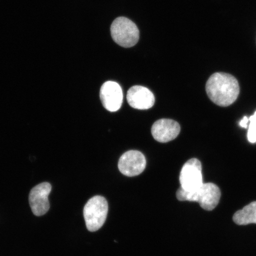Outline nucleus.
Wrapping results in <instances>:
<instances>
[{
	"instance_id": "nucleus-1",
	"label": "nucleus",
	"mask_w": 256,
	"mask_h": 256,
	"mask_svg": "<svg viewBox=\"0 0 256 256\" xmlns=\"http://www.w3.org/2000/svg\"><path fill=\"white\" fill-rule=\"evenodd\" d=\"M206 91L211 101L227 107L234 102L240 94V86L234 76L225 72H216L208 79Z\"/></svg>"
},
{
	"instance_id": "nucleus-2",
	"label": "nucleus",
	"mask_w": 256,
	"mask_h": 256,
	"mask_svg": "<svg viewBox=\"0 0 256 256\" xmlns=\"http://www.w3.org/2000/svg\"><path fill=\"white\" fill-rule=\"evenodd\" d=\"M220 190L215 184H203L193 191H185L180 188L176 194L180 201L196 202L204 210H212L218 204L220 198Z\"/></svg>"
},
{
	"instance_id": "nucleus-3",
	"label": "nucleus",
	"mask_w": 256,
	"mask_h": 256,
	"mask_svg": "<svg viewBox=\"0 0 256 256\" xmlns=\"http://www.w3.org/2000/svg\"><path fill=\"white\" fill-rule=\"evenodd\" d=\"M110 32L115 42L124 48L135 46L139 40L138 28L133 22L126 18L115 19L112 24Z\"/></svg>"
},
{
	"instance_id": "nucleus-4",
	"label": "nucleus",
	"mask_w": 256,
	"mask_h": 256,
	"mask_svg": "<svg viewBox=\"0 0 256 256\" xmlns=\"http://www.w3.org/2000/svg\"><path fill=\"white\" fill-rule=\"evenodd\" d=\"M108 213V204L103 196H96L88 202L84 208V216L88 231H98L104 226Z\"/></svg>"
},
{
	"instance_id": "nucleus-5",
	"label": "nucleus",
	"mask_w": 256,
	"mask_h": 256,
	"mask_svg": "<svg viewBox=\"0 0 256 256\" xmlns=\"http://www.w3.org/2000/svg\"><path fill=\"white\" fill-rule=\"evenodd\" d=\"M180 183L182 190L187 192L196 190L204 184L199 160L192 158L185 163L180 172Z\"/></svg>"
},
{
	"instance_id": "nucleus-6",
	"label": "nucleus",
	"mask_w": 256,
	"mask_h": 256,
	"mask_svg": "<svg viewBox=\"0 0 256 256\" xmlns=\"http://www.w3.org/2000/svg\"><path fill=\"white\" fill-rule=\"evenodd\" d=\"M146 159L143 154L136 150L124 153L118 162L120 172L128 177L142 174L146 167Z\"/></svg>"
},
{
	"instance_id": "nucleus-7",
	"label": "nucleus",
	"mask_w": 256,
	"mask_h": 256,
	"mask_svg": "<svg viewBox=\"0 0 256 256\" xmlns=\"http://www.w3.org/2000/svg\"><path fill=\"white\" fill-rule=\"evenodd\" d=\"M52 186L48 182H44L34 187L31 190L28 197L32 212L38 216H42L50 210V204L48 196Z\"/></svg>"
},
{
	"instance_id": "nucleus-8",
	"label": "nucleus",
	"mask_w": 256,
	"mask_h": 256,
	"mask_svg": "<svg viewBox=\"0 0 256 256\" xmlns=\"http://www.w3.org/2000/svg\"><path fill=\"white\" fill-rule=\"evenodd\" d=\"M100 98L106 110L114 112L120 110L123 103L122 89L118 83L108 81L100 89Z\"/></svg>"
},
{
	"instance_id": "nucleus-9",
	"label": "nucleus",
	"mask_w": 256,
	"mask_h": 256,
	"mask_svg": "<svg viewBox=\"0 0 256 256\" xmlns=\"http://www.w3.org/2000/svg\"><path fill=\"white\" fill-rule=\"evenodd\" d=\"M127 101L131 107L136 110H146L154 104L155 98L149 89L143 86H136L128 90Z\"/></svg>"
},
{
	"instance_id": "nucleus-10",
	"label": "nucleus",
	"mask_w": 256,
	"mask_h": 256,
	"mask_svg": "<svg viewBox=\"0 0 256 256\" xmlns=\"http://www.w3.org/2000/svg\"><path fill=\"white\" fill-rule=\"evenodd\" d=\"M180 132V124L175 120L168 119H162L156 122L152 128L154 138L162 143L174 140Z\"/></svg>"
},
{
	"instance_id": "nucleus-11",
	"label": "nucleus",
	"mask_w": 256,
	"mask_h": 256,
	"mask_svg": "<svg viewBox=\"0 0 256 256\" xmlns=\"http://www.w3.org/2000/svg\"><path fill=\"white\" fill-rule=\"evenodd\" d=\"M233 220L239 226L256 224V201L236 212L233 216Z\"/></svg>"
},
{
	"instance_id": "nucleus-12",
	"label": "nucleus",
	"mask_w": 256,
	"mask_h": 256,
	"mask_svg": "<svg viewBox=\"0 0 256 256\" xmlns=\"http://www.w3.org/2000/svg\"><path fill=\"white\" fill-rule=\"evenodd\" d=\"M249 121L248 138L250 142L255 143L256 142V111L252 116L250 117Z\"/></svg>"
},
{
	"instance_id": "nucleus-13",
	"label": "nucleus",
	"mask_w": 256,
	"mask_h": 256,
	"mask_svg": "<svg viewBox=\"0 0 256 256\" xmlns=\"http://www.w3.org/2000/svg\"><path fill=\"white\" fill-rule=\"evenodd\" d=\"M249 121V119L247 116H244L243 118V119L240 121V126L244 128H247L248 126V122Z\"/></svg>"
}]
</instances>
